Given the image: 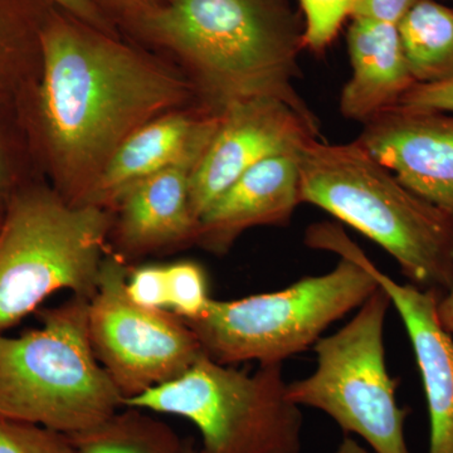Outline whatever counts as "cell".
Wrapping results in <instances>:
<instances>
[{
  "label": "cell",
  "mask_w": 453,
  "mask_h": 453,
  "mask_svg": "<svg viewBox=\"0 0 453 453\" xmlns=\"http://www.w3.org/2000/svg\"><path fill=\"white\" fill-rule=\"evenodd\" d=\"M452 2H453V0H452Z\"/></svg>",
  "instance_id": "cell-32"
},
{
  "label": "cell",
  "mask_w": 453,
  "mask_h": 453,
  "mask_svg": "<svg viewBox=\"0 0 453 453\" xmlns=\"http://www.w3.org/2000/svg\"><path fill=\"white\" fill-rule=\"evenodd\" d=\"M301 203L332 214L395 259L425 290L453 283V219L417 196L354 140H312L300 153Z\"/></svg>",
  "instance_id": "cell-3"
},
{
  "label": "cell",
  "mask_w": 453,
  "mask_h": 453,
  "mask_svg": "<svg viewBox=\"0 0 453 453\" xmlns=\"http://www.w3.org/2000/svg\"><path fill=\"white\" fill-rule=\"evenodd\" d=\"M363 125L357 142L408 189L453 219V112L393 107Z\"/></svg>",
  "instance_id": "cell-12"
},
{
  "label": "cell",
  "mask_w": 453,
  "mask_h": 453,
  "mask_svg": "<svg viewBox=\"0 0 453 453\" xmlns=\"http://www.w3.org/2000/svg\"><path fill=\"white\" fill-rule=\"evenodd\" d=\"M0 453H76L71 437L53 429L0 417Z\"/></svg>",
  "instance_id": "cell-22"
},
{
  "label": "cell",
  "mask_w": 453,
  "mask_h": 453,
  "mask_svg": "<svg viewBox=\"0 0 453 453\" xmlns=\"http://www.w3.org/2000/svg\"><path fill=\"white\" fill-rule=\"evenodd\" d=\"M395 107L414 111L453 112V80L438 83H414Z\"/></svg>",
  "instance_id": "cell-24"
},
{
  "label": "cell",
  "mask_w": 453,
  "mask_h": 453,
  "mask_svg": "<svg viewBox=\"0 0 453 453\" xmlns=\"http://www.w3.org/2000/svg\"><path fill=\"white\" fill-rule=\"evenodd\" d=\"M398 31L416 83L453 80V7L418 0L398 23Z\"/></svg>",
  "instance_id": "cell-17"
},
{
  "label": "cell",
  "mask_w": 453,
  "mask_h": 453,
  "mask_svg": "<svg viewBox=\"0 0 453 453\" xmlns=\"http://www.w3.org/2000/svg\"><path fill=\"white\" fill-rule=\"evenodd\" d=\"M339 257L330 273L303 277L283 290L211 299L201 318L186 323L203 353L220 365H283L314 347L330 325L359 309L380 288L359 262Z\"/></svg>",
  "instance_id": "cell-6"
},
{
  "label": "cell",
  "mask_w": 453,
  "mask_h": 453,
  "mask_svg": "<svg viewBox=\"0 0 453 453\" xmlns=\"http://www.w3.org/2000/svg\"><path fill=\"white\" fill-rule=\"evenodd\" d=\"M388 295L378 288L354 318L315 342V372L291 381L288 398L333 418L345 434L362 437L374 453H411L407 411L396 402V381L386 360L384 326Z\"/></svg>",
  "instance_id": "cell-8"
},
{
  "label": "cell",
  "mask_w": 453,
  "mask_h": 453,
  "mask_svg": "<svg viewBox=\"0 0 453 453\" xmlns=\"http://www.w3.org/2000/svg\"><path fill=\"white\" fill-rule=\"evenodd\" d=\"M68 436L76 453H186L187 438L139 408L127 407Z\"/></svg>",
  "instance_id": "cell-19"
},
{
  "label": "cell",
  "mask_w": 453,
  "mask_h": 453,
  "mask_svg": "<svg viewBox=\"0 0 453 453\" xmlns=\"http://www.w3.org/2000/svg\"><path fill=\"white\" fill-rule=\"evenodd\" d=\"M168 310L183 321L201 318L210 305L208 277L201 264L190 259L165 265Z\"/></svg>",
  "instance_id": "cell-20"
},
{
  "label": "cell",
  "mask_w": 453,
  "mask_h": 453,
  "mask_svg": "<svg viewBox=\"0 0 453 453\" xmlns=\"http://www.w3.org/2000/svg\"><path fill=\"white\" fill-rule=\"evenodd\" d=\"M88 301L40 311L41 326L0 335V417L73 434L125 407L88 335Z\"/></svg>",
  "instance_id": "cell-4"
},
{
  "label": "cell",
  "mask_w": 453,
  "mask_h": 453,
  "mask_svg": "<svg viewBox=\"0 0 453 453\" xmlns=\"http://www.w3.org/2000/svg\"><path fill=\"white\" fill-rule=\"evenodd\" d=\"M195 92L192 82L97 29L49 18L40 74L16 110L46 155L56 192L85 204L119 146L148 122L178 111Z\"/></svg>",
  "instance_id": "cell-1"
},
{
  "label": "cell",
  "mask_w": 453,
  "mask_h": 453,
  "mask_svg": "<svg viewBox=\"0 0 453 453\" xmlns=\"http://www.w3.org/2000/svg\"><path fill=\"white\" fill-rule=\"evenodd\" d=\"M319 136L315 115L279 98H250L226 107L190 175V207L196 219H201L247 170L275 155L303 150Z\"/></svg>",
  "instance_id": "cell-10"
},
{
  "label": "cell",
  "mask_w": 453,
  "mask_h": 453,
  "mask_svg": "<svg viewBox=\"0 0 453 453\" xmlns=\"http://www.w3.org/2000/svg\"><path fill=\"white\" fill-rule=\"evenodd\" d=\"M3 213H0V222H2Z\"/></svg>",
  "instance_id": "cell-31"
},
{
  "label": "cell",
  "mask_w": 453,
  "mask_h": 453,
  "mask_svg": "<svg viewBox=\"0 0 453 453\" xmlns=\"http://www.w3.org/2000/svg\"><path fill=\"white\" fill-rule=\"evenodd\" d=\"M106 255L88 301V335L95 356L125 402L186 372L203 356L186 321L169 310L136 305L127 294L129 266Z\"/></svg>",
  "instance_id": "cell-9"
},
{
  "label": "cell",
  "mask_w": 453,
  "mask_h": 453,
  "mask_svg": "<svg viewBox=\"0 0 453 453\" xmlns=\"http://www.w3.org/2000/svg\"><path fill=\"white\" fill-rule=\"evenodd\" d=\"M127 294L133 303L151 310H168L165 265H142L130 268Z\"/></svg>",
  "instance_id": "cell-23"
},
{
  "label": "cell",
  "mask_w": 453,
  "mask_h": 453,
  "mask_svg": "<svg viewBox=\"0 0 453 453\" xmlns=\"http://www.w3.org/2000/svg\"><path fill=\"white\" fill-rule=\"evenodd\" d=\"M186 453H198L193 438H187Z\"/></svg>",
  "instance_id": "cell-30"
},
{
  "label": "cell",
  "mask_w": 453,
  "mask_h": 453,
  "mask_svg": "<svg viewBox=\"0 0 453 453\" xmlns=\"http://www.w3.org/2000/svg\"><path fill=\"white\" fill-rule=\"evenodd\" d=\"M22 187L14 181L12 173L7 172V159H5L4 148H3L2 138H0V213L4 211L11 196Z\"/></svg>",
  "instance_id": "cell-27"
},
{
  "label": "cell",
  "mask_w": 453,
  "mask_h": 453,
  "mask_svg": "<svg viewBox=\"0 0 453 453\" xmlns=\"http://www.w3.org/2000/svg\"><path fill=\"white\" fill-rule=\"evenodd\" d=\"M335 453H371L363 449L362 446L357 445L356 441L351 438L345 437L344 442L340 445L338 451ZM374 453V452H372Z\"/></svg>",
  "instance_id": "cell-29"
},
{
  "label": "cell",
  "mask_w": 453,
  "mask_h": 453,
  "mask_svg": "<svg viewBox=\"0 0 453 453\" xmlns=\"http://www.w3.org/2000/svg\"><path fill=\"white\" fill-rule=\"evenodd\" d=\"M142 23L187 65L211 115L256 97L314 115L295 88L303 20L288 0H168Z\"/></svg>",
  "instance_id": "cell-2"
},
{
  "label": "cell",
  "mask_w": 453,
  "mask_h": 453,
  "mask_svg": "<svg viewBox=\"0 0 453 453\" xmlns=\"http://www.w3.org/2000/svg\"><path fill=\"white\" fill-rule=\"evenodd\" d=\"M219 124V115L173 111L140 127L112 154L85 204L113 211L130 188L184 163H198Z\"/></svg>",
  "instance_id": "cell-15"
},
{
  "label": "cell",
  "mask_w": 453,
  "mask_h": 453,
  "mask_svg": "<svg viewBox=\"0 0 453 453\" xmlns=\"http://www.w3.org/2000/svg\"><path fill=\"white\" fill-rule=\"evenodd\" d=\"M351 77L340 96V111L365 124L398 105L416 81L405 59L398 26L353 18L348 29Z\"/></svg>",
  "instance_id": "cell-16"
},
{
  "label": "cell",
  "mask_w": 453,
  "mask_h": 453,
  "mask_svg": "<svg viewBox=\"0 0 453 453\" xmlns=\"http://www.w3.org/2000/svg\"><path fill=\"white\" fill-rule=\"evenodd\" d=\"M314 247L356 259L388 295L407 330L421 374L431 426L428 453H453V335L438 319L441 292L396 282L334 223H325L316 231Z\"/></svg>",
  "instance_id": "cell-11"
},
{
  "label": "cell",
  "mask_w": 453,
  "mask_h": 453,
  "mask_svg": "<svg viewBox=\"0 0 453 453\" xmlns=\"http://www.w3.org/2000/svg\"><path fill=\"white\" fill-rule=\"evenodd\" d=\"M44 22L27 0H0V109L16 107L37 81Z\"/></svg>",
  "instance_id": "cell-18"
},
{
  "label": "cell",
  "mask_w": 453,
  "mask_h": 453,
  "mask_svg": "<svg viewBox=\"0 0 453 453\" xmlns=\"http://www.w3.org/2000/svg\"><path fill=\"white\" fill-rule=\"evenodd\" d=\"M283 365L250 374L203 354L175 380L125 407L183 417L198 428V453H300L303 416L288 398Z\"/></svg>",
  "instance_id": "cell-7"
},
{
  "label": "cell",
  "mask_w": 453,
  "mask_h": 453,
  "mask_svg": "<svg viewBox=\"0 0 453 453\" xmlns=\"http://www.w3.org/2000/svg\"><path fill=\"white\" fill-rule=\"evenodd\" d=\"M112 222L111 211L47 188L26 184L11 196L0 222V335L56 292L94 296Z\"/></svg>",
  "instance_id": "cell-5"
},
{
  "label": "cell",
  "mask_w": 453,
  "mask_h": 453,
  "mask_svg": "<svg viewBox=\"0 0 453 453\" xmlns=\"http://www.w3.org/2000/svg\"><path fill=\"white\" fill-rule=\"evenodd\" d=\"M61 5L82 23L100 29L104 26V18L92 0H52Z\"/></svg>",
  "instance_id": "cell-26"
},
{
  "label": "cell",
  "mask_w": 453,
  "mask_h": 453,
  "mask_svg": "<svg viewBox=\"0 0 453 453\" xmlns=\"http://www.w3.org/2000/svg\"><path fill=\"white\" fill-rule=\"evenodd\" d=\"M437 314L443 329L453 335V283L438 301Z\"/></svg>",
  "instance_id": "cell-28"
},
{
  "label": "cell",
  "mask_w": 453,
  "mask_h": 453,
  "mask_svg": "<svg viewBox=\"0 0 453 453\" xmlns=\"http://www.w3.org/2000/svg\"><path fill=\"white\" fill-rule=\"evenodd\" d=\"M417 2L418 0H356L350 18L398 26L402 18Z\"/></svg>",
  "instance_id": "cell-25"
},
{
  "label": "cell",
  "mask_w": 453,
  "mask_h": 453,
  "mask_svg": "<svg viewBox=\"0 0 453 453\" xmlns=\"http://www.w3.org/2000/svg\"><path fill=\"white\" fill-rule=\"evenodd\" d=\"M300 153L275 155L241 175L199 219L196 244L225 255L247 229L288 225L301 203Z\"/></svg>",
  "instance_id": "cell-14"
},
{
  "label": "cell",
  "mask_w": 453,
  "mask_h": 453,
  "mask_svg": "<svg viewBox=\"0 0 453 453\" xmlns=\"http://www.w3.org/2000/svg\"><path fill=\"white\" fill-rule=\"evenodd\" d=\"M195 168L192 163L169 166L130 188L119 199L110 234L122 259L196 244L199 220L189 199Z\"/></svg>",
  "instance_id": "cell-13"
},
{
  "label": "cell",
  "mask_w": 453,
  "mask_h": 453,
  "mask_svg": "<svg viewBox=\"0 0 453 453\" xmlns=\"http://www.w3.org/2000/svg\"><path fill=\"white\" fill-rule=\"evenodd\" d=\"M303 14V46L323 52L351 17L356 0H299Z\"/></svg>",
  "instance_id": "cell-21"
}]
</instances>
